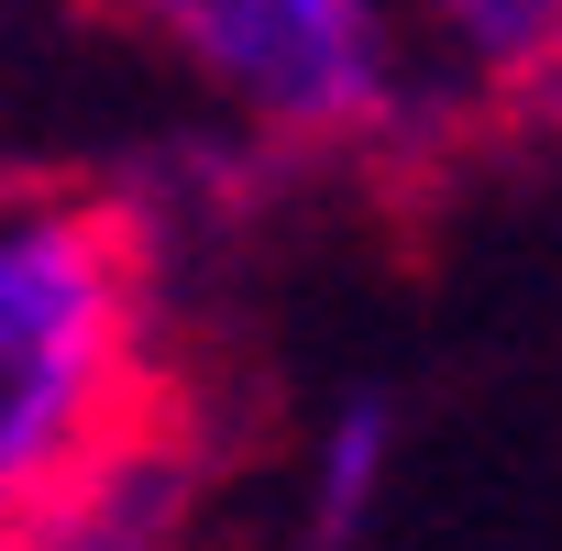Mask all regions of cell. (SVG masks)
<instances>
[{
    "instance_id": "1",
    "label": "cell",
    "mask_w": 562,
    "mask_h": 551,
    "mask_svg": "<svg viewBox=\"0 0 562 551\" xmlns=\"http://www.w3.org/2000/svg\"><path fill=\"white\" fill-rule=\"evenodd\" d=\"M188 441L155 353V210L133 188L0 199V551Z\"/></svg>"
},
{
    "instance_id": "2",
    "label": "cell",
    "mask_w": 562,
    "mask_h": 551,
    "mask_svg": "<svg viewBox=\"0 0 562 551\" xmlns=\"http://www.w3.org/2000/svg\"><path fill=\"white\" fill-rule=\"evenodd\" d=\"M166 34L210 89H232L276 144H364L386 122L375 0H89Z\"/></svg>"
},
{
    "instance_id": "3",
    "label": "cell",
    "mask_w": 562,
    "mask_h": 551,
    "mask_svg": "<svg viewBox=\"0 0 562 551\" xmlns=\"http://www.w3.org/2000/svg\"><path fill=\"white\" fill-rule=\"evenodd\" d=\"M507 100H562V0H430Z\"/></svg>"
},
{
    "instance_id": "4",
    "label": "cell",
    "mask_w": 562,
    "mask_h": 551,
    "mask_svg": "<svg viewBox=\"0 0 562 551\" xmlns=\"http://www.w3.org/2000/svg\"><path fill=\"white\" fill-rule=\"evenodd\" d=\"M375 452H386V408L364 397V408L331 430V507H321V529H342V518L364 507V485H375Z\"/></svg>"
}]
</instances>
